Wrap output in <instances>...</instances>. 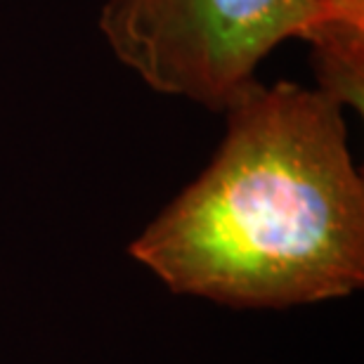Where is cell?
<instances>
[{
  "mask_svg": "<svg viewBox=\"0 0 364 364\" xmlns=\"http://www.w3.org/2000/svg\"><path fill=\"white\" fill-rule=\"evenodd\" d=\"M192 185L130 244L173 294L291 308L364 284V182L341 107L319 90L253 81Z\"/></svg>",
  "mask_w": 364,
  "mask_h": 364,
  "instance_id": "obj_1",
  "label": "cell"
},
{
  "mask_svg": "<svg viewBox=\"0 0 364 364\" xmlns=\"http://www.w3.org/2000/svg\"><path fill=\"white\" fill-rule=\"evenodd\" d=\"M310 0H107L100 28L149 88L225 112L258 64L315 24Z\"/></svg>",
  "mask_w": 364,
  "mask_h": 364,
  "instance_id": "obj_2",
  "label": "cell"
},
{
  "mask_svg": "<svg viewBox=\"0 0 364 364\" xmlns=\"http://www.w3.org/2000/svg\"><path fill=\"white\" fill-rule=\"evenodd\" d=\"M303 41L310 43L317 90L343 109L364 112V21L319 19Z\"/></svg>",
  "mask_w": 364,
  "mask_h": 364,
  "instance_id": "obj_3",
  "label": "cell"
},
{
  "mask_svg": "<svg viewBox=\"0 0 364 364\" xmlns=\"http://www.w3.org/2000/svg\"><path fill=\"white\" fill-rule=\"evenodd\" d=\"M317 19H350L364 21V0H310Z\"/></svg>",
  "mask_w": 364,
  "mask_h": 364,
  "instance_id": "obj_4",
  "label": "cell"
}]
</instances>
